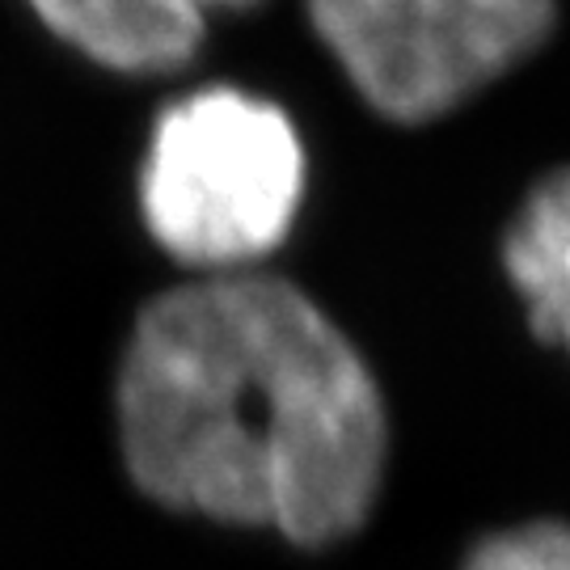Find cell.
I'll return each mask as SVG.
<instances>
[{
	"mask_svg": "<svg viewBox=\"0 0 570 570\" xmlns=\"http://www.w3.org/2000/svg\"><path fill=\"white\" fill-rule=\"evenodd\" d=\"M63 42L115 72H174L207 35V18L258 0H30Z\"/></svg>",
	"mask_w": 570,
	"mask_h": 570,
	"instance_id": "cell-4",
	"label": "cell"
},
{
	"mask_svg": "<svg viewBox=\"0 0 570 570\" xmlns=\"http://www.w3.org/2000/svg\"><path fill=\"white\" fill-rule=\"evenodd\" d=\"M317 35L372 110L431 122L550 39L553 0H308Z\"/></svg>",
	"mask_w": 570,
	"mask_h": 570,
	"instance_id": "cell-3",
	"label": "cell"
},
{
	"mask_svg": "<svg viewBox=\"0 0 570 570\" xmlns=\"http://www.w3.org/2000/svg\"><path fill=\"white\" fill-rule=\"evenodd\" d=\"M503 266L532 334L570 355V169L532 186L503 237Z\"/></svg>",
	"mask_w": 570,
	"mask_h": 570,
	"instance_id": "cell-5",
	"label": "cell"
},
{
	"mask_svg": "<svg viewBox=\"0 0 570 570\" xmlns=\"http://www.w3.org/2000/svg\"><path fill=\"white\" fill-rule=\"evenodd\" d=\"M461 570H570V524L524 520L511 529L487 532L465 553Z\"/></svg>",
	"mask_w": 570,
	"mask_h": 570,
	"instance_id": "cell-6",
	"label": "cell"
},
{
	"mask_svg": "<svg viewBox=\"0 0 570 570\" xmlns=\"http://www.w3.org/2000/svg\"><path fill=\"white\" fill-rule=\"evenodd\" d=\"M305 153L279 106L199 89L153 127L140 178L144 225L174 263L233 275L284 245L301 212Z\"/></svg>",
	"mask_w": 570,
	"mask_h": 570,
	"instance_id": "cell-2",
	"label": "cell"
},
{
	"mask_svg": "<svg viewBox=\"0 0 570 570\" xmlns=\"http://www.w3.org/2000/svg\"><path fill=\"white\" fill-rule=\"evenodd\" d=\"M115 423L153 503L301 550L355 537L385 487L372 367L275 275H199L148 301L122 346Z\"/></svg>",
	"mask_w": 570,
	"mask_h": 570,
	"instance_id": "cell-1",
	"label": "cell"
}]
</instances>
